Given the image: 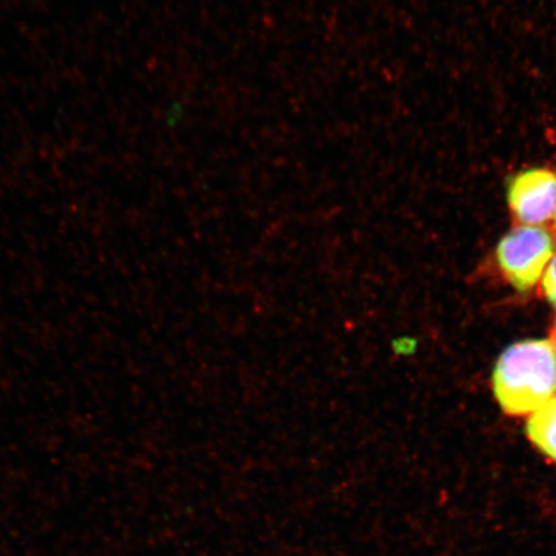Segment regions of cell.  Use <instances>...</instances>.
<instances>
[{
    "mask_svg": "<svg viewBox=\"0 0 556 556\" xmlns=\"http://www.w3.org/2000/svg\"><path fill=\"white\" fill-rule=\"evenodd\" d=\"M554 219H555V225H556V214H555V218Z\"/></svg>",
    "mask_w": 556,
    "mask_h": 556,
    "instance_id": "obj_7",
    "label": "cell"
},
{
    "mask_svg": "<svg viewBox=\"0 0 556 556\" xmlns=\"http://www.w3.org/2000/svg\"><path fill=\"white\" fill-rule=\"evenodd\" d=\"M493 394L507 415H531L556 395V350L551 340L510 345L492 374Z\"/></svg>",
    "mask_w": 556,
    "mask_h": 556,
    "instance_id": "obj_1",
    "label": "cell"
},
{
    "mask_svg": "<svg viewBox=\"0 0 556 556\" xmlns=\"http://www.w3.org/2000/svg\"><path fill=\"white\" fill-rule=\"evenodd\" d=\"M552 340H553V345L555 346V350H556V323H555V326L553 328V331H552Z\"/></svg>",
    "mask_w": 556,
    "mask_h": 556,
    "instance_id": "obj_6",
    "label": "cell"
},
{
    "mask_svg": "<svg viewBox=\"0 0 556 556\" xmlns=\"http://www.w3.org/2000/svg\"><path fill=\"white\" fill-rule=\"evenodd\" d=\"M506 201L521 226H542L556 214V168L528 166L507 180Z\"/></svg>",
    "mask_w": 556,
    "mask_h": 556,
    "instance_id": "obj_3",
    "label": "cell"
},
{
    "mask_svg": "<svg viewBox=\"0 0 556 556\" xmlns=\"http://www.w3.org/2000/svg\"><path fill=\"white\" fill-rule=\"evenodd\" d=\"M526 432L534 447L556 463V395L528 417Z\"/></svg>",
    "mask_w": 556,
    "mask_h": 556,
    "instance_id": "obj_4",
    "label": "cell"
},
{
    "mask_svg": "<svg viewBox=\"0 0 556 556\" xmlns=\"http://www.w3.org/2000/svg\"><path fill=\"white\" fill-rule=\"evenodd\" d=\"M542 291H544L548 303L556 309V255L553 256L542 275Z\"/></svg>",
    "mask_w": 556,
    "mask_h": 556,
    "instance_id": "obj_5",
    "label": "cell"
},
{
    "mask_svg": "<svg viewBox=\"0 0 556 556\" xmlns=\"http://www.w3.org/2000/svg\"><path fill=\"white\" fill-rule=\"evenodd\" d=\"M555 243L542 226L513 228L500 240L496 258L506 280L519 291L531 290L553 260Z\"/></svg>",
    "mask_w": 556,
    "mask_h": 556,
    "instance_id": "obj_2",
    "label": "cell"
}]
</instances>
